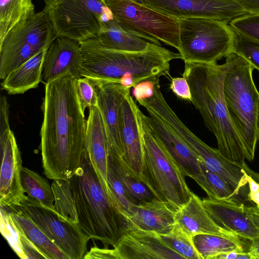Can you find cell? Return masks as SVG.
<instances>
[{"label": "cell", "instance_id": "cell-1", "mask_svg": "<svg viewBox=\"0 0 259 259\" xmlns=\"http://www.w3.org/2000/svg\"><path fill=\"white\" fill-rule=\"evenodd\" d=\"M75 82L66 74L45 84L40 148L44 172L51 180H70L86 150L87 120Z\"/></svg>", "mask_w": 259, "mask_h": 259}, {"label": "cell", "instance_id": "cell-2", "mask_svg": "<svg viewBox=\"0 0 259 259\" xmlns=\"http://www.w3.org/2000/svg\"><path fill=\"white\" fill-rule=\"evenodd\" d=\"M79 42L81 76L92 80L97 86L119 83L126 75L132 76L136 84L148 80L160 81L162 76L171 77L170 62L182 59L180 53L154 44L144 51L132 52L108 49L97 36Z\"/></svg>", "mask_w": 259, "mask_h": 259}, {"label": "cell", "instance_id": "cell-3", "mask_svg": "<svg viewBox=\"0 0 259 259\" xmlns=\"http://www.w3.org/2000/svg\"><path fill=\"white\" fill-rule=\"evenodd\" d=\"M184 63L182 76L189 85L191 102L215 136L218 149L230 160L246 165L243 146L230 120L224 98L223 84L228 63Z\"/></svg>", "mask_w": 259, "mask_h": 259}, {"label": "cell", "instance_id": "cell-4", "mask_svg": "<svg viewBox=\"0 0 259 259\" xmlns=\"http://www.w3.org/2000/svg\"><path fill=\"white\" fill-rule=\"evenodd\" d=\"M69 181L80 229L89 239L114 248L130 226L100 182L87 150Z\"/></svg>", "mask_w": 259, "mask_h": 259}, {"label": "cell", "instance_id": "cell-5", "mask_svg": "<svg viewBox=\"0 0 259 259\" xmlns=\"http://www.w3.org/2000/svg\"><path fill=\"white\" fill-rule=\"evenodd\" d=\"M228 67L224 80L223 92L230 120L240 139L246 159L252 162L258 141L256 118L259 101L252 78L254 68L235 53L226 58Z\"/></svg>", "mask_w": 259, "mask_h": 259}, {"label": "cell", "instance_id": "cell-6", "mask_svg": "<svg viewBox=\"0 0 259 259\" xmlns=\"http://www.w3.org/2000/svg\"><path fill=\"white\" fill-rule=\"evenodd\" d=\"M138 106L136 115L143 148L141 180L158 200L176 211L186 203L192 192L172 158L151 132Z\"/></svg>", "mask_w": 259, "mask_h": 259}, {"label": "cell", "instance_id": "cell-7", "mask_svg": "<svg viewBox=\"0 0 259 259\" xmlns=\"http://www.w3.org/2000/svg\"><path fill=\"white\" fill-rule=\"evenodd\" d=\"M184 61L217 63L232 53L235 31L228 23L202 17L178 19Z\"/></svg>", "mask_w": 259, "mask_h": 259}, {"label": "cell", "instance_id": "cell-8", "mask_svg": "<svg viewBox=\"0 0 259 259\" xmlns=\"http://www.w3.org/2000/svg\"><path fill=\"white\" fill-rule=\"evenodd\" d=\"M57 37L80 42L98 36L102 24L114 18L101 0H44Z\"/></svg>", "mask_w": 259, "mask_h": 259}, {"label": "cell", "instance_id": "cell-9", "mask_svg": "<svg viewBox=\"0 0 259 259\" xmlns=\"http://www.w3.org/2000/svg\"><path fill=\"white\" fill-rule=\"evenodd\" d=\"M114 18L137 36L156 45L160 41L181 51L177 19L134 0H106Z\"/></svg>", "mask_w": 259, "mask_h": 259}, {"label": "cell", "instance_id": "cell-10", "mask_svg": "<svg viewBox=\"0 0 259 259\" xmlns=\"http://www.w3.org/2000/svg\"><path fill=\"white\" fill-rule=\"evenodd\" d=\"M6 207L28 217L69 259L83 258L89 238L78 224L63 218L55 209L27 196L19 205Z\"/></svg>", "mask_w": 259, "mask_h": 259}, {"label": "cell", "instance_id": "cell-11", "mask_svg": "<svg viewBox=\"0 0 259 259\" xmlns=\"http://www.w3.org/2000/svg\"><path fill=\"white\" fill-rule=\"evenodd\" d=\"M160 117L166 122L198 154L206 166L222 177L243 200H249L247 172L242 165L226 158L197 137L182 121L171 107L164 109Z\"/></svg>", "mask_w": 259, "mask_h": 259}, {"label": "cell", "instance_id": "cell-12", "mask_svg": "<svg viewBox=\"0 0 259 259\" xmlns=\"http://www.w3.org/2000/svg\"><path fill=\"white\" fill-rule=\"evenodd\" d=\"M138 3L177 19L202 17L229 24L247 14L235 0H140Z\"/></svg>", "mask_w": 259, "mask_h": 259}, {"label": "cell", "instance_id": "cell-13", "mask_svg": "<svg viewBox=\"0 0 259 259\" xmlns=\"http://www.w3.org/2000/svg\"><path fill=\"white\" fill-rule=\"evenodd\" d=\"M143 114L148 127L172 158L185 176L192 178L204 190L205 178L199 165L200 157L164 120L152 112Z\"/></svg>", "mask_w": 259, "mask_h": 259}, {"label": "cell", "instance_id": "cell-14", "mask_svg": "<svg viewBox=\"0 0 259 259\" xmlns=\"http://www.w3.org/2000/svg\"><path fill=\"white\" fill-rule=\"evenodd\" d=\"M81 51L80 42L64 37H57L46 53L42 65L41 82L50 81L69 74L81 77Z\"/></svg>", "mask_w": 259, "mask_h": 259}, {"label": "cell", "instance_id": "cell-15", "mask_svg": "<svg viewBox=\"0 0 259 259\" xmlns=\"http://www.w3.org/2000/svg\"><path fill=\"white\" fill-rule=\"evenodd\" d=\"M138 106L128 94L119 109V128L122 157L133 175L141 180L144 154L136 115Z\"/></svg>", "mask_w": 259, "mask_h": 259}, {"label": "cell", "instance_id": "cell-16", "mask_svg": "<svg viewBox=\"0 0 259 259\" xmlns=\"http://www.w3.org/2000/svg\"><path fill=\"white\" fill-rule=\"evenodd\" d=\"M0 206L19 205L26 195L21 181L22 168L21 153L12 131L5 144L0 147Z\"/></svg>", "mask_w": 259, "mask_h": 259}, {"label": "cell", "instance_id": "cell-17", "mask_svg": "<svg viewBox=\"0 0 259 259\" xmlns=\"http://www.w3.org/2000/svg\"><path fill=\"white\" fill-rule=\"evenodd\" d=\"M118 259H182L159 235L137 229L128 230L114 247Z\"/></svg>", "mask_w": 259, "mask_h": 259}, {"label": "cell", "instance_id": "cell-18", "mask_svg": "<svg viewBox=\"0 0 259 259\" xmlns=\"http://www.w3.org/2000/svg\"><path fill=\"white\" fill-rule=\"evenodd\" d=\"M202 202L210 216L222 228L249 240L259 237L243 203L209 198Z\"/></svg>", "mask_w": 259, "mask_h": 259}, {"label": "cell", "instance_id": "cell-19", "mask_svg": "<svg viewBox=\"0 0 259 259\" xmlns=\"http://www.w3.org/2000/svg\"><path fill=\"white\" fill-rule=\"evenodd\" d=\"M98 87L97 108L105 127L108 148L113 149L122 155V149L119 128V109L125 97L130 94V89L118 83H106Z\"/></svg>", "mask_w": 259, "mask_h": 259}, {"label": "cell", "instance_id": "cell-20", "mask_svg": "<svg viewBox=\"0 0 259 259\" xmlns=\"http://www.w3.org/2000/svg\"><path fill=\"white\" fill-rule=\"evenodd\" d=\"M175 227L191 238L201 234L240 237L218 225L204 207L202 200L193 192L188 201L175 211Z\"/></svg>", "mask_w": 259, "mask_h": 259}, {"label": "cell", "instance_id": "cell-21", "mask_svg": "<svg viewBox=\"0 0 259 259\" xmlns=\"http://www.w3.org/2000/svg\"><path fill=\"white\" fill-rule=\"evenodd\" d=\"M175 211L165 202L155 199L150 202L133 205L123 215L131 229L163 235L170 233L175 227Z\"/></svg>", "mask_w": 259, "mask_h": 259}, {"label": "cell", "instance_id": "cell-22", "mask_svg": "<svg viewBox=\"0 0 259 259\" xmlns=\"http://www.w3.org/2000/svg\"><path fill=\"white\" fill-rule=\"evenodd\" d=\"M89 109L87 124L86 150L100 182L113 201L108 184V141L105 127L97 107H92Z\"/></svg>", "mask_w": 259, "mask_h": 259}, {"label": "cell", "instance_id": "cell-23", "mask_svg": "<svg viewBox=\"0 0 259 259\" xmlns=\"http://www.w3.org/2000/svg\"><path fill=\"white\" fill-rule=\"evenodd\" d=\"M48 48H45L11 72L1 83L10 95L21 94L37 87L41 82L42 65Z\"/></svg>", "mask_w": 259, "mask_h": 259}, {"label": "cell", "instance_id": "cell-24", "mask_svg": "<svg viewBox=\"0 0 259 259\" xmlns=\"http://www.w3.org/2000/svg\"><path fill=\"white\" fill-rule=\"evenodd\" d=\"M97 36L106 48L120 51L142 52L152 44L133 33L114 18L102 24Z\"/></svg>", "mask_w": 259, "mask_h": 259}, {"label": "cell", "instance_id": "cell-25", "mask_svg": "<svg viewBox=\"0 0 259 259\" xmlns=\"http://www.w3.org/2000/svg\"><path fill=\"white\" fill-rule=\"evenodd\" d=\"M108 172L123 186L136 205L156 199L148 187L132 173L122 155L108 150Z\"/></svg>", "mask_w": 259, "mask_h": 259}, {"label": "cell", "instance_id": "cell-26", "mask_svg": "<svg viewBox=\"0 0 259 259\" xmlns=\"http://www.w3.org/2000/svg\"><path fill=\"white\" fill-rule=\"evenodd\" d=\"M7 208L18 231L43 254L46 259H69L28 217L16 210Z\"/></svg>", "mask_w": 259, "mask_h": 259}, {"label": "cell", "instance_id": "cell-27", "mask_svg": "<svg viewBox=\"0 0 259 259\" xmlns=\"http://www.w3.org/2000/svg\"><path fill=\"white\" fill-rule=\"evenodd\" d=\"M41 50L22 40L7 36L0 45L1 79H4Z\"/></svg>", "mask_w": 259, "mask_h": 259}, {"label": "cell", "instance_id": "cell-28", "mask_svg": "<svg viewBox=\"0 0 259 259\" xmlns=\"http://www.w3.org/2000/svg\"><path fill=\"white\" fill-rule=\"evenodd\" d=\"M34 13L33 0H0V45L12 29Z\"/></svg>", "mask_w": 259, "mask_h": 259}, {"label": "cell", "instance_id": "cell-29", "mask_svg": "<svg viewBox=\"0 0 259 259\" xmlns=\"http://www.w3.org/2000/svg\"><path fill=\"white\" fill-rule=\"evenodd\" d=\"M194 246L201 259H214L217 255L233 251H245L240 237L228 238L201 234L192 238Z\"/></svg>", "mask_w": 259, "mask_h": 259}, {"label": "cell", "instance_id": "cell-30", "mask_svg": "<svg viewBox=\"0 0 259 259\" xmlns=\"http://www.w3.org/2000/svg\"><path fill=\"white\" fill-rule=\"evenodd\" d=\"M21 181L23 189L28 197L54 209L55 197L53 190L46 179L34 171L22 167Z\"/></svg>", "mask_w": 259, "mask_h": 259}, {"label": "cell", "instance_id": "cell-31", "mask_svg": "<svg viewBox=\"0 0 259 259\" xmlns=\"http://www.w3.org/2000/svg\"><path fill=\"white\" fill-rule=\"evenodd\" d=\"M54 209L63 218L78 224L75 204L69 180H56L52 183Z\"/></svg>", "mask_w": 259, "mask_h": 259}, {"label": "cell", "instance_id": "cell-32", "mask_svg": "<svg viewBox=\"0 0 259 259\" xmlns=\"http://www.w3.org/2000/svg\"><path fill=\"white\" fill-rule=\"evenodd\" d=\"M199 165L205 178L204 191L209 198L231 200L241 203L243 200L222 177L209 170L200 157Z\"/></svg>", "mask_w": 259, "mask_h": 259}, {"label": "cell", "instance_id": "cell-33", "mask_svg": "<svg viewBox=\"0 0 259 259\" xmlns=\"http://www.w3.org/2000/svg\"><path fill=\"white\" fill-rule=\"evenodd\" d=\"M163 242L169 248L188 259H201L193 242L192 238L176 227L169 234L159 235Z\"/></svg>", "mask_w": 259, "mask_h": 259}, {"label": "cell", "instance_id": "cell-34", "mask_svg": "<svg viewBox=\"0 0 259 259\" xmlns=\"http://www.w3.org/2000/svg\"><path fill=\"white\" fill-rule=\"evenodd\" d=\"M235 33L232 53L242 57L259 71V41Z\"/></svg>", "mask_w": 259, "mask_h": 259}, {"label": "cell", "instance_id": "cell-35", "mask_svg": "<svg viewBox=\"0 0 259 259\" xmlns=\"http://www.w3.org/2000/svg\"><path fill=\"white\" fill-rule=\"evenodd\" d=\"M1 229L3 236L21 258L25 259L20 242V232L14 225L6 207L1 206Z\"/></svg>", "mask_w": 259, "mask_h": 259}, {"label": "cell", "instance_id": "cell-36", "mask_svg": "<svg viewBox=\"0 0 259 259\" xmlns=\"http://www.w3.org/2000/svg\"><path fill=\"white\" fill-rule=\"evenodd\" d=\"M76 91L81 108L83 112L85 109L97 107L98 87L92 80L85 77L76 78Z\"/></svg>", "mask_w": 259, "mask_h": 259}, {"label": "cell", "instance_id": "cell-37", "mask_svg": "<svg viewBox=\"0 0 259 259\" xmlns=\"http://www.w3.org/2000/svg\"><path fill=\"white\" fill-rule=\"evenodd\" d=\"M229 25L236 32L259 41V14H246L232 20Z\"/></svg>", "mask_w": 259, "mask_h": 259}, {"label": "cell", "instance_id": "cell-38", "mask_svg": "<svg viewBox=\"0 0 259 259\" xmlns=\"http://www.w3.org/2000/svg\"><path fill=\"white\" fill-rule=\"evenodd\" d=\"M107 180L113 200L123 215L136 204L121 184L109 172L107 174Z\"/></svg>", "mask_w": 259, "mask_h": 259}, {"label": "cell", "instance_id": "cell-39", "mask_svg": "<svg viewBox=\"0 0 259 259\" xmlns=\"http://www.w3.org/2000/svg\"><path fill=\"white\" fill-rule=\"evenodd\" d=\"M9 105L5 96L0 99V147L7 141L9 134L12 131L9 125Z\"/></svg>", "mask_w": 259, "mask_h": 259}, {"label": "cell", "instance_id": "cell-40", "mask_svg": "<svg viewBox=\"0 0 259 259\" xmlns=\"http://www.w3.org/2000/svg\"><path fill=\"white\" fill-rule=\"evenodd\" d=\"M169 88L178 98L191 102L192 97L190 87L184 77H171Z\"/></svg>", "mask_w": 259, "mask_h": 259}, {"label": "cell", "instance_id": "cell-41", "mask_svg": "<svg viewBox=\"0 0 259 259\" xmlns=\"http://www.w3.org/2000/svg\"><path fill=\"white\" fill-rule=\"evenodd\" d=\"M154 83L155 82L152 80H148L141 81L136 84L133 87L132 95L136 101L152 97L154 95Z\"/></svg>", "mask_w": 259, "mask_h": 259}, {"label": "cell", "instance_id": "cell-42", "mask_svg": "<svg viewBox=\"0 0 259 259\" xmlns=\"http://www.w3.org/2000/svg\"><path fill=\"white\" fill-rule=\"evenodd\" d=\"M19 239L25 259H46L43 254L20 232Z\"/></svg>", "mask_w": 259, "mask_h": 259}, {"label": "cell", "instance_id": "cell-43", "mask_svg": "<svg viewBox=\"0 0 259 259\" xmlns=\"http://www.w3.org/2000/svg\"><path fill=\"white\" fill-rule=\"evenodd\" d=\"M83 258L118 259V257L114 248H99L95 246L85 254Z\"/></svg>", "mask_w": 259, "mask_h": 259}, {"label": "cell", "instance_id": "cell-44", "mask_svg": "<svg viewBox=\"0 0 259 259\" xmlns=\"http://www.w3.org/2000/svg\"><path fill=\"white\" fill-rule=\"evenodd\" d=\"M249 187V200L253 202L259 208V183L247 173Z\"/></svg>", "mask_w": 259, "mask_h": 259}, {"label": "cell", "instance_id": "cell-45", "mask_svg": "<svg viewBox=\"0 0 259 259\" xmlns=\"http://www.w3.org/2000/svg\"><path fill=\"white\" fill-rule=\"evenodd\" d=\"M247 13L259 14V0H235Z\"/></svg>", "mask_w": 259, "mask_h": 259}, {"label": "cell", "instance_id": "cell-46", "mask_svg": "<svg viewBox=\"0 0 259 259\" xmlns=\"http://www.w3.org/2000/svg\"><path fill=\"white\" fill-rule=\"evenodd\" d=\"M214 259H251L248 251H233L220 254Z\"/></svg>", "mask_w": 259, "mask_h": 259}, {"label": "cell", "instance_id": "cell-47", "mask_svg": "<svg viewBox=\"0 0 259 259\" xmlns=\"http://www.w3.org/2000/svg\"><path fill=\"white\" fill-rule=\"evenodd\" d=\"M246 210L259 232V208L255 206H245Z\"/></svg>", "mask_w": 259, "mask_h": 259}, {"label": "cell", "instance_id": "cell-48", "mask_svg": "<svg viewBox=\"0 0 259 259\" xmlns=\"http://www.w3.org/2000/svg\"><path fill=\"white\" fill-rule=\"evenodd\" d=\"M247 251L251 259H259V237L250 240Z\"/></svg>", "mask_w": 259, "mask_h": 259}, {"label": "cell", "instance_id": "cell-49", "mask_svg": "<svg viewBox=\"0 0 259 259\" xmlns=\"http://www.w3.org/2000/svg\"><path fill=\"white\" fill-rule=\"evenodd\" d=\"M246 172L251 176L255 181L259 183V174L256 173L248 168Z\"/></svg>", "mask_w": 259, "mask_h": 259}, {"label": "cell", "instance_id": "cell-50", "mask_svg": "<svg viewBox=\"0 0 259 259\" xmlns=\"http://www.w3.org/2000/svg\"><path fill=\"white\" fill-rule=\"evenodd\" d=\"M256 134L258 140H259V101L258 104V109L256 118Z\"/></svg>", "mask_w": 259, "mask_h": 259}, {"label": "cell", "instance_id": "cell-51", "mask_svg": "<svg viewBox=\"0 0 259 259\" xmlns=\"http://www.w3.org/2000/svg\"><path fill=\"white\" fill-rule=\"evenodd\" d=\"M134 1H136L137 2H139L140 0H134Z\"/></svg>", "mask_w": 259, "mask_h": 259}, {"label": "cell", "instance_id": "cell-52", "mask_svg": "<svg viewBox=\"0 0 259 259\" xmlns=\"http://www.w3.org/2000/svg\"><path fill=\"white\" fill-rule=\"evenodd\" d=\"M102 2H103L104 3H105V1L106 0H101Z\"/></svg>", "mask_w": 259, "mask_h": 259}]
</instances>
